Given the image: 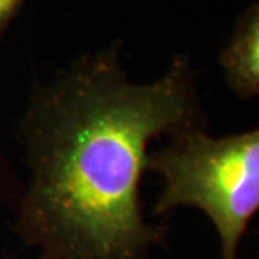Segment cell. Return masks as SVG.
Here are the masks:
<instances>
[{"label":"cell","mask_w":259,"mask_h":259,"mask_svg":"<svg viewBox=\"0 0 259 259\" xmlns=\"http://www.w3.org/2000/svg\"><path fill=\"white\" fill-rule=\"evenodd\" d=\"M147 170L162 177L153 215L177 207L202 210L221 242L219 259H239V246L259 209V130L212 137L195 128L148 152Z\"/></svg>","instance_id":"2"},{"label":"cell","mask_w":259,"mask_h":259,"mask_svg":"<svg viewBox=\"0 0 259 259\" xmlns=\"http://www.w3.org/2000/svg\"><path fill=\"white\" fill-rule=\"evenodd\" d=\"M226 84L241 100L259 95V7L249 5L237 17L219 56Z\"/></svg>","instance_id":"3"},{"label":"cell","mask_w":259,"mask_h":259,"mask_svg":"<svg viewBox=\"0 0 259 259\" xmlns=\"http://www.w3.org/2000/svg\"><path fill=\"white\" fill-rule=\"evenodd\" d=\"M24 2L25 0H0V39H2L10 20L19 12V9L22 7Z\"/></svg>","instance_id":"4"},{"label":"cell","mask_w":259,"mask_h":259,"mask_svg":"<svg viewBox=\"0 0 259 259\" xmlns=\"http://www.w3.org/2000/svg\"><path fill=\"white\" fill-rule=\"evenodd\" d=\"M195 128L207 121L187 56L135 82L118 44L82 54L29 95L19 123L29 180L14 231L37 259H150L167 232L140 199L150 143Z\"/></svg>","instance_id":"1"}]
</instances>
